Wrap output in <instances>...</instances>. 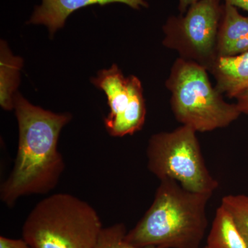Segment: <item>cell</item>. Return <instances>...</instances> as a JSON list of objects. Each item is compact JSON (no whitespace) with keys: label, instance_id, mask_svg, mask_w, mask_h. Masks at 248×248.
Instances as JSON below:
<instances>
[{"label":"cell","instance_id":"obj_18","mask_svg":"<svg viewBox=\"0 0 248 248\" xmlns=\"http://www.w3.org/2000/svg\"><path fill=\"white\" fill-rule=\"evenodd\" d=\"M200 0H178V10L179 14H185L191 5L195 4Z\"/></svg>","mask_w":248,"mask_h":248},{"label":"cell","instance_id":"obj_15","mask_svg":"<svg viewBox=\"0 0 248 248\" xmlns=\"http://www.w3.org/2000/svg\"><path fill=\"white\" fill-rule=\"evenodd\" d=\"M0 248H33L23 239H16L0 236Z\"/></svg>","mask_w":248,"mask_h":248},{"label":"cell","instance_id":"obj_9","mask_svg":"<svg viewBox=\"0 0 248 248\" xmlns=\"http://www.w3.org/2000/svg\"><path fill=\"white\" fill-rule=\"evenodd\" d=\"M218 57H231L248 51V17L240 14L237 8L223 5L217 37Z\"/></svg>","mask_w":248,"mask_h":248},{"label":"cell","instance_id":"obj_3","mask_svg":"<svg viewBox=\"0 0 248 248\" xmlns=\"http://www.w3.org/2000/svg\"><path fill=\"white\" fill-rule=\"evenodd\" d=\"M103 228L92 205L60 192L36 204L23 225L22 239L33 248H95Z\"/></svg>","mask_w":248,"mask_h":248},{"label":"cell","instance_id":"obj_14","mask_svg":"<svg viewBox=\"0 0 248 248\" xmlns=\"http://www.w3.org/2000/svg\"><path fill=\"white\" fill-rule=\"evenodd\" d=\"M128 232L122 223L103 228L95 248H161L159 247H138L125 239Z\"/></svg>","mask_w":248,"mask_h":248},{"label":"cell","instance_id":"obj_11","mask_svg":"<svg viewBox=\"0 0 248 248\" xmlns=\"http://www.w3.org/2000/svg\"><path fill=\"white\" fill-rule=\"evenodd\" d=\"M206 246L208 248H248L232 215L222 204L217 208Z\"/></svg>","mask_w":248,"mask_h":248},{"label":"cell","instance_id":"obj_4","mask_svg":"<svg viewBox=\"0 0 248 248\" xmlns=\"http://www.w3.org/2000/svg\"><path fill=\"white\" fill-rule=\"evenodd\" d=\"M208 73L198 63L179 58L166 81L176 120L197 133L226 128L241 114L237 104L227 102L214 87Z\"/></svg>","mask_w":248,"mask_h":248},{"label":"cell","instance_id":"obj_12","mask_svg":"<svg viewBox=\"0 0 248 248\" xmlns=\"http://www.w3.org/2000/svg\"><path fill=\"white\" fill-rule=\"evenodd\" d=\"M22 63V60L14 56L6 44L1 43L0 104L5 110L14 109V93L19 84Z\"/></svg>","mask_w":248,"mask_h":248},{"label":"cell","instance_id":"obj_7","mask_svg":"<svg viewBox=\"0 0 248 248\" xmlns=\"http://www.w3.org/2000/svg\"><path fill=\"white\" fill-rule=\"evenodd\" d=\"M93 84L105 93L110 113L104 121L111 136L122 138L141 130L146 108L141 81L137 77H125L117 65L98 73Z\"/></svg>","mask_w":248,"mask_h":248},{"label":"cell","instance_id":"obj_6","mask_svg":"<svg viewBox=\"0 0 248 248\" xmlns=\"http://www.w3.org/2000/svg\"><path fill=\"white\" fill-rule=\"evenodd\" d=\"M223 5L221 0H200L185 14L170 16L163 27V45L208 71L218 58L217 37Z\"/></svg>","mask_w":248,"mask_h":248},{"label":"cell","instance_id":"obj_16","mask_svg":"<svg viewBox=\"0 0 248 248\" xmlns=\"http://www.w3.org/2000/svg\"><path fill=\"white\" fill-rule=\"evenodd\" d=\"M236 99H237L236 104L241 113H248V89L240 93Z\"/></svg>","mask_w":248,"mask_h":248},{"label":"cell","instance_id":"obj_8","mask_svg":"<svg viewBox=\"0 0 248 248\" xmlns=\"http://www.w3.org/2000/svg\"><path fill=\"white\" fill-rule=\"evenodd\" d=\"M122 3L132 9L148 7L147 0H42V4L35 8L30 23L44 24L51 34L64 25L67 17L77 10L90 5H106Z\"/></svg>","mask_w":248,"mask_h":248},{"label":"cell","instance_id":"obj_5","mask_svg":"<svg viewBox=\"0 0 248 248\" xmlns=\"http://www.w3.org/2000/svg\"><path fill=\"white\" fill-rule=\"evenodd\" d=\"M197 133L182 125L153 135L146 150L148 169L160 181L172 179L186 190L213 195L218 182L207 169Z\"/></svg>","mask_w":248,"mask_h":248},{"label":"cell","instance_id":"obj_1","mask_svg":"<svg viewBox=\"0 0 248 248\" xmlns=\"http://www.w3.org/2000/svg\"><path fill=\"white\" fill-rule=\"evenodd\" d=\"M14 103L19 128L17 153L12 170L0 187V200L9 208L23 197L46 195L58 185L65 169L59 138L72 117L36 107L19 93Z\"/></svg>","mask_w":248,"mask_h":248},{"label":"cell","instance_id":"obj_19","mask_svg":"<svg viewBox=\"0 0 248 248\" xmlns=\"http://www.w3.org/2000/svg\"><path fill=\"white\" fill-rule=\"evenodd\" d=\"M203 248H208V247H207V246H205V247H204Z\"/></svg>","mask_w":248,"mask_h":248},{"label":"cell","instance_id":"obj_10","mask_svg":"<svg viewBox=\"0 0 248 248\" xmlns=\"http://www.w3.org/2000/svg\"><path fill=\"white\" fill-rule=\"evenodd\" d=\"M208 72L216 81L215 87L229 97H237L248 89V51L231 57H218Z\"/></svg>","mask_w":248,"mask_h":248},{"label":"cell","instance_id":"obj_2","mask_svg":"<svg viewBox=\"0 0 248 248\" xmlns=\"http://www.w3.org/2000/svg\"><path fill=\"white\" fill-rule=\"evenodd\" d=\"M212 195L162 179L151 207L125 239L138 247L200 248L208 228L206 206Z\"/></svg>","mask_w":248,"mask_h":248},{"label":"cell","instance_id":"obj_17","mask_svg":"<svg viewBox=\"0 0 248 248\" xmlns=\"http://www.w3.org/2000/svg\"><path fill=\"white\" fill-rule=\"evenodd\" d=\"M224 4L239 8L248 13V0H223Z\"/></svg>","mask_w":248,"mask_h":248},{"label":"cell","instance_id":"obj_13","mask_svg":"<svg viewBox=\"0 0 248 248\" xmlns=\"http://www.w3.org/2000/svg\"><path fill=\"white\" fill-rule=\"evenodd\" d=\"M221 204L232 215L248 248V195H227Z\"/></svg>","mask_w":248,"mask_h":248}]
</instances>
